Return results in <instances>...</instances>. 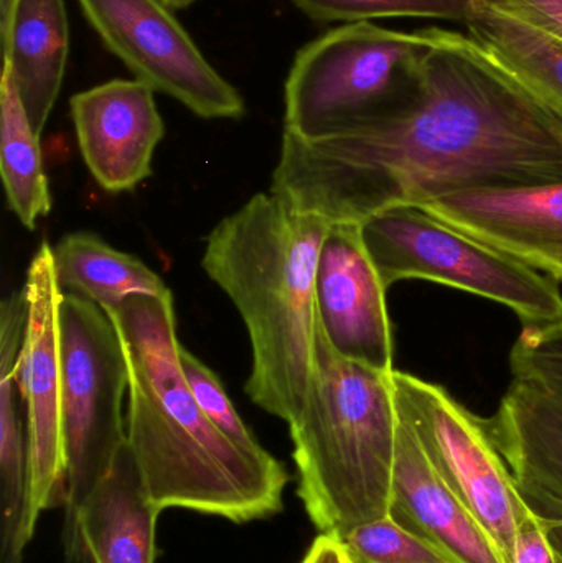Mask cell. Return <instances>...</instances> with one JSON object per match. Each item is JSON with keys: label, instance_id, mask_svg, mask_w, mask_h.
<instances>
[{"label": "cell", "instance_id": "obj_4", "mask_svg": "<svg viewBox=\"0 0 562 563\" xmlns=\"http://www.w3.org/2000/svg\"><path fill=\"white\" fill-rule=\"evenodd\" d=\"M398 427L392 373L337 353L319 321L309 389L289 430L297 496L320 534L340 538L389 515Z\"/></svg>", "mask_w": 562, "mask_h": 563}, {"label": "cell", "instance_id": "obj_5", "mask_svg": "<svg viewBox=\"0 0 562 563\" xmlns=\"http://www.w3.org/2000/svg\"><path fill=\"white\" fill-rule=\"evenodd\" d=\"M431 45L429 29L406 33L356 22L329 30L294 58L284 131L317 141L395 118L421 92Z\"/></svg>", "mask_w": 562, "mask_h": 563}, {"label": "cell", "instance_id": "obj_12", "mask_svg": "<svg viewBox=\"0 0 562 563\" xmlns=\"http://www.w3.org/2000/svg\"><path fill=\"white\" fill-rule=\"evenodd\" d=\"M385 291L363 243L362 224L332 223L317 266V317L337 353L393 373V331Z\"/></svg>", "mask_w": 562, "mask_h": 563}, {"label": "cell", "instance_id": "obj_11", "mask_svg": "<svg viewBox=\"0 0 562 563\" xmlns=\"http://www.w3.org/2000/svg\"><path fill=\"white\" fill-rule=\"evenodd\" d=\"M418 208L562 282V180L467 188Z\"/></svg>", "mask_w": 562, "mask_h": 563}, {"label": "cell", "instance_id": "obj_7", "mask_svg": "<svg viewBox=\"0 0 562 563\" xmlns=\"http://www.w3.org/2000/svg\"><path fill=\"white\" fill-rule=\"evenodd\" d=\"M58 323L66 528L128 440L129 367L121 336L98 305L63 291Z\"/></svg>", "mask_w": 562, "mask_h": 563}, {"label": "cell", "instance_id": "obj_20", "mask_svg": "<svg viewBox=\"0 0 562 563\" xmlns=\"http://www.w3.org/2000/svg\"><path fill=\"white\" fill-rule=\"evenodd\" d=\"M0 172L10 210L26 230H35L36 220L52 210V197L43 172L40 135L33 131L5 68L0 79Z\"/></svg>", "mask_w": 562, "mask_h": 563}, {"label": "cell", "instance_id": "obj_21", "mask_svg": "<svg viewBox=\"0 0 562 563\" xmlns=\"http://www.w3.org/2000/svg\"><path fill=\"white\" fill-rule=\"evenodd\" d=\"M16 364H0V563H23L32 541L29 445L16 406Z\"/></svg>", "mask_w": 562, "mask_h": 563}, {"label": "cell", "instance_id": "obj_28", "mask_svg": "<svg viewBox=\"0 0 562 563\" xmlns=\"http://www.w3.org/2000/svg\"><path fill=\"white\" fill-rule=\"evenodd\" d=\"M300 563H356L337 534H319Z\"/></svg>", "mask_w": 562, "mask_h": 563}, {"label": "cell", "instance_id": "obj_14", "mask_svg": "<svg viewBox=\"0 0 562 563\" xmlns=\"http://www.w3.org/2000/svg\"><path fill=\"white\" fill-rule=\"evenodd\" d=\"M128 440L63 528L66 563H155L157 519Z\"/></svg>", "mask_w": 562, "mask_h": 563}, {"label": "cell", "instance_id": "obj_9", "mask_svg": "<svg viewBox=\"0 0 562 563\" xmlns=\"http://www.w3.org/2000/svg\"><path fill=\"white\" fill-rule=\"evenodd\" d=\"M104 45L135 79L203 119H240L241 92L213 68L164 0H78Z\"/></svg>", "mask_w": 562, "mask_h": 563}, {"label": "cell", "instance_id": "obj_23", "mask_svg": "<svg viewBox=\"0 0 562 563\" xmlns=\"http://www.w3.org/2000/svg\"><path fill=\"white\" fill-rule=\"evenodd\" d=\"M340 539L356 563H454L389 515L356 526Z\"/></svg>", "mask_w": 562, "mask_h": 563}, {"label": "cell", "instance_id": "obj_27", "mask_svg": "<svg viewBox=\"0 0 562 563\" xmlns=\"http://www.w3.org/2000/svg\"><path fill=\"white\" fill-rule=\"evenodd\" d=\"M511 563H560L544 534L543 525L533 512L518 526Z\"/></svg>", "mask_w": 562, "mask_h": 563}, {"label": "cell", "instance_id": "obj_8", "mask_svg": "<svg viewBox=\"0 0 562 563\" xmlns=\"http://www.w3.org/2000/svg\"><path fill=\"white\" fill-rule=\"evenodd\" d=\"M399 416L418 437L432 468L471 509L507 563L518 526L531 515L504 456L475 417L444 387L401 371L392 373Z\"/></svg>", "mask_w": 562, "mask_h": 563}, {"label": "cell", "instance_id": "obj_6", "mask_svg": "<svg viewBox=\"0 0 562 563\" xmlns=\"http://www.w3.org/2000/svg\"><path fill=\"white\" fill-rule=\"evenodd\" d=\"M362 236L386 288L399 280H429L505 305L527 324L562 318L557 280L419 208L383 211L363 221Z\"/></svg>", "mask_w": 562, "mask_h": 563}, {"label": "cell", "instance_id": "obj_15", "mask_svg": "<svg viewBox=\"0 0 562 563\" xmlns=\"http://www.w3.org/2000/svg\"><path fill=\"white\" fill-rule=\"evenodd\" d=\"M484 426L528 508L562 522V397L514 379Z\"/></svg>", "mask_w": 562, "mask_h": 563}, {"label": "cell", "instance_id": "obj_10", "mask_svg": "<svg viewBox=\"0 0 562 563\" xmlns=\"http://www.w3.org/2000/svg\"><path fill=\"white\" fill-rule=\"evenodd\" d=\"M23 288L29 301V321L16 383L26 407L30 522L36 528L43 511L65 508L66 503L58 323L63 290L56 282L53 250L48 244L36 251Z\"/></svg>", "mask_w": 562, "mask_h": 563}, {"label": "cell", "instance_id": "obj_30", "mask_svg": "<svg viewBox=\"0 0 562 563\" xmlns=\"http://www.w3.org/2000/svg\"><path fill=\"white\" fill-rule=\"evenodd\" d=\"M13 3L15 0H0V23L5 22L7 16L12 12Z\"/></svg>", "mask_w": 562, "mask_h": 563}, {"label": "cell", "instance_id": "obj_31", "mask_svg": "<svg viewBox=\"0 0 562 563\" xmlns=\"http://www.w3.org/2000/svg\"><path fill=\"white\" fill-rule=\"evenodd\" d=\"M165 3H167L170 9L177 10V9H185V7L191 5V3L195 2V0H164Z\"/></svg>", "mask_w": 562, "mask_h": 563}, {"label": "cell", "instance_id": "obj_1", "mask_svg": "<svg viewBox=\"0 0 562 563\" xmlns=\"http://www.w3.org/2000/svg\"><path fill=\"white\" fill-rule=\"evenodd\" d=\"M429 30L416 101L317 141L284 131L274 197L330 223L362 224L452 191L562 180V122L471 35Z\"/></svg>", "mask_w": 562, "mask_h": 563}, {"label": "cell", "instance_id": "obj_2", "mask_svg": "<svg viewBox=\"0 0 562 563\" xmlns=\"http://www.w3.org/2000/svg\"><path fill=\"white\" fill-rule=\"evenodd\" d=\"M106 313L128 360L125 435L152 505L234 525L279 515L286 466L241 449L198 406L181 369L172 295H132Z\"/></svg>", "mask_w": 562, "mask_h": 563}, {"label": "cell", "instance_id": "obj_29", "mask_svg": "<svg viewBox=\"0 0 562 563\" xmlns=\"http://www.w3.org/2000/svg\"><path fill=\"white\" fill-rule=\"evenodd\" d=\"M540 521L541 525H543L544 534H547L548 541H550L551 548H553L558 561L562 563V522L543 521V519H540Z\"/></svg>", "mask_w": 562, "mask_h": 563}, {"label": "cell", "instance_id": "obj_3", "mask_svg": "<svg viewBox=\"0 0 562 563\" xmlns=\"http://www.w3.org/2000/svg\"><path fill=\"white\" fill-rule=\"evenodd\" d=\"M332 223L257 194L211 231L203 266L236 305L253 347L250 399L290 426L309 389L316 350V276Z\"/></svg>", "mask_w": 562, "mask_h": 563}, {"label": "cell", "instance_id": "obj_19", "mask_svg": "<svg viewBox=\"0 0 562 563\" xmlns=\"http://www.w3.org/2000/svg\"><path fill=\"white\" fill-rule=\"evenodd\" d=\"M52 250L59 288L104 311L114 310L132 295H172L164 280L142 261L114 250L96 234H66Z\"/></svg>", "mask_w": 562, "mask_h": 563}, {"label": "cell", "instance_id": "obj_16", "mask_svg": "<svg viewBox=\"0 0 562 563\" xmlns=\"http://www.w3.org/2000/svg\"><path fill=\"white\" fill-rule=\"evenodd\" d=\"M389 516L454 563H507L484 526L432 468L401 416Z\"/></svg>", "mask_w": 562, "mask_h": 563}, {"label": "cell", "instance_id": "obj_18", "mask_svg": "<svg viewBox=\"0 0 562 563\" xmlns=\"http://www.w3.org/2000/svg\"><path fill=\"white\" fill-rule=\"evenodd\" d=\"M469 35L562 122V42L475 0Z\"/></svg>", "mask_w": 562, "mask_h": 563}, {"label": "cell", "instance_id": "obj_22", "mask_svg": "<svg viewBox=\"0 0 562 563\" xmlns=\"http://www.w3.org/2000/svg\"><path fill=\"white\" fill-rule=\"evenodd\" d=\"M319 22H370L373 19H439L467 23L475 0H287Z\"/></svg>", "mask_w": 562, "mask_h": 563}, {"label": "cell", "instance_id": "obj_25", "mask_svg": "<svg viewBox=\"0 0 562 563\" xmlns=\"http://www.w3.org/2000/svg\"><path fill=\"white\" fill-rule=\"evenodd\" d=\"M180 363L188 387H190L198 406L207 413L208 419L241 449L256 453V455L266 453L267 450L257 442L254 433L247 429L246 423L234 409L233 402L228 397L217 374L184 346L180 347Z\"/></svg>", "mask_w": 562, "mask_h": 563}, {"label": "cell", "instance_id": "obj_24", "mask_svg": "<svg viewBox=\"0 0 562 563\" xmlns=\"http://www.w3.org/2000/svg\"><path fill=\"white\" fill-rule=\"evenodd\" d=\"M514 379L562 397V318L527 324L510 353Z\"/></svg>", "mask_w": 562, "mask_h": 563}, {"label": "cell", "instance_id": "obj_13", "mask_svg": "<svg viewBox=\"0 0 562 563\" xmlns=\"http://www.w3.org/2000/svg\"><path fill=\"white\" fill-rule=\"evenodd\" d=\"M155 89L139 79H112L69 101L79 151L99 187L132 191L152 175L165 134Z\"/></svg>", "mask_w": 562, "mask_h": 563}, {"label": "cell", "instance_id": "obj_26", "mask_svg": "<svg viewBox=\"0 0 562 563\" xmlns=\"http://www.w3.org/2000/svg\"><path fill=\"white\" fill-rule=\"evenodd\" d=\"M485 2L562 42V0H485Z\"/></svg>", "mask_w": 562, "mask_h": 563}, {"label": "cell", "instance_id": "obj_17", "mask_svg": "<svg viewBox=\"0 0 562 563\" xmlns=\"http://www.w3.org/2000/svg\"><path fill=\"white\" fill-rule=\"evenodd\" d=\"M3 68L10 73L30 124L42 135L62 91L68 62V16L63 0H15L0 23Z\"/></svg>", "mask_w": 562, "mask_h": 563}]
</instances>
